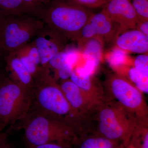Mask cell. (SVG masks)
I'll list each match as a JSON object with an SVG mask.
<instances>
[{"label":"cell","mask_w":148,"mask_h":148,"mask_svg":"<svg viewBox=\"0 0 148 148\" xmlns=\"http://www.w3.org/2000/svg\"><path fill=\"white\" fill-rule=\"evenodd\" d=\"M29 113L45 115L61 120L74 126L75 117L59 84L47 67H42L34 78L30 93Z\"/></svg>","instance_id":"obj_1"},{"label":"cell","mask_w":148,"mask_h":148,"mask_svg":"<svg viewBox=\"0 0 148 148\" xmlns=\"http://www.w3.org/2000/svg\"><path fill=\"white\" fill-rule=\"evenodd\" d=\"M116 142L102 136L93 137L83 141L79 148H117Z\"/></svg>","instance_id":"obj_21"},{"label":"cell","mask_w":148,"mask_h":148,"mask_svg":"<svg viewBox=\"0 0 148 148\" xmlns=\"http://www.w3.org/2000/svg\"><path fill=\"white\" fill-rule=\"evenodd\" d=\"M42 67L47 66L51 58L68 46L69 40L46 25L34 38Z\"/></svg>","instance_id":"obj_9"},{"label":"cell","mask_w":148,"mask_h":148,"mask_svg":"<svg viewBox=\"0 0 148 148\" xmlns=\"http://www.w3.org/2000/svg\"><path fill=\"white\" fill-rule=\"evenodd\" d=\"M7 16L0 12V60L3 55V51L1 47V36L3 27Z\"/></svg>","instance_id":"obj_29"},{"label":"cell","mask_w":148,"mask_h":148,"mask_svg":"<svg viewBox=\"0 0 148 148\" xmlns=\"http://www.w3.org/2000/svg\"><path fill=\"white\" fill-rule=\"evenodd\" d=\"M135 29L148 37V21L139 20L137 22Z\"/></svg>","instance_id":"obj_26"},{"label":"cell","mask_w":148,"mask_h":148,"mask_svg":"<svg viewBox=\"0 0 148 148\" xmlns=\"http://www.w3.org/2000/svg\"><path fill=\"white\" fill-rule=\"evenodd\" d=\"M80 54L79 49L67 46L51 58L47 66L55 72L56 79L57 77L61 80L69 79L79 60Z\"/></svg>","instance_id":"obj_12"},{"label":"cell","mask_w":148,"mask_h":148,"mask_svg":"<svg viewBox=\"0 0 148 148\" xmlns=\"http://www.w3.org/2000/svg\"><path fill=\"white\" fill-rule=\"evenodd\" d=\"M101 11L117 25L118 34L135 29L140 20L130 0H109Z\"/></svg>","instance_id":"obj_10"},{"label":"cell","mask_w":148,"mask_h":148,"mask_svg":"<svg viewBox=\"0 0 148 148\" xmlns=\"http://www.w3.org/2000/svg\"><path fill=\"white\" fill-rule=\"evenodd\" d=\"M0 12L6 16L28 15L40 18L42 11L23 0H0Z\"/></svg>","instance_id":"obj_17"},{"label":"cell","mask_w":148,"mask_h":148,"mask_svg":"<svg viewBox=\"0 0 148 148\" xmlns=\"http://www.w3.org/2000/svg\"><path fill=\"white\" fill-rule=\"evenodd\" d=\"M93 75L84 73L78 67H74L69 79L86 94L95 101L97 97L95 92L97 91L98 84Z\"/></svg>","instance_id":"obj_18"},{"label":"cell","mask_w":148,"mask_h":148,"mask_svg":"<svg viewBox=\"0 0 148 148\" xmlns=\"http://www.w3.org/2000/svg\"><path fill=\"white\" fill-rule=\"evenodd\" d=\"M140 20L148 21V0H131Z\"/></svg>","instance_id":"obj_22"},{"label":"cell","mask_w":148,"mask_h":148,"mask_svg":"<svg viewBox=\"0 0 148 148\" xmlns=\"http://www.w3.org/2000/svg\"><path fill=\"white\" fill-rule=\"evenodd\" d=\"M0 148H12L7 140V135L0 133Z\"/></svg>","instance_id":"obj_28"},{"label":"cell","mask_w":148,"mask_h":148,"mask_svg":"<svg viewBox=\"0 0 148 148\" xmlns=\"http://www.w3.org/2000/svg\"><path fill=\"white\" fill-rule=\"evenodd\" d=\"M104 43L99 38H92L78 45L79 51L85 61L83 68L94 74L101 63Z\"/></svg>","instance_id":"obj_15"},{"label":"cell","mask_w":148,"mask_h":148,"mask_svg":"<svg viewBox=\"0 0 148 148\" xmlns=\"http://www.w3.org/2000/svg\"><path fill=\"white\" fill-rule=\"evenodd\" d=\"M123 148L122 147H118V148Z\"/></svg>","instance_id":"obj_31"},{"label":"cell","mask_w":148,"mask_h":148,"mask_svg":"<svg viewBox=\"0 0 148 148\" xmlns=\"http://www.w3.org/2000/svg\"><path fill=\"white\" fill-rule=\"evenodd\" d=\"M106 58L111 68L119 71L127 70L132 62L128 53L116 46L106 53Z\"/></svg>","instance_id":"obj_19"},{"label":"cell","mask_w":148,"mask_h":148,"mask_svg":"<svg viewBox=\"0 0 148 148\" xmlns=\"http://www.w3.org/2000/svg\"><path fill=\"white\" fill-rule=\"evenodd\" d=\"M130 1H131V0H130Z\"/></svg>","instance_id":"obj_32"},{"label":"cell","mask_w":148,"mask_h":148,"mask_svg":"<svg viewBox=\"0 0 148 148\" xmlns=\"http://www.w3.org/2000/svg\"><path fill=\"white\" fill-rule=\"evenodd\" d=\"M114 42L115 46L128 53H148V37L136 29H129L119 33Z\"/></svg>","instance_id":"obj_14"},{"label":"cell","mask_w":148,"mask_h":148,"mask_svg":"<svg viewBox=\"0 0 148 148\" xmlns=\"http://www.w3.org/2000/svg\"><path fill=\"white\" fill-rule=\"evenodd\" d=\"M59 84L75 118L95 102L70 79L61 80Z\"/></svg>","instance_id":"obj_13"},{"label":"cell","mask_w":148,"mask_h":148,"mask_svg":"<svg viewBox=\"0 0 148 148\" xmlns=\"http://www.w3.org/2000/svg\"><path fill=\"white\" fill-rule=\"evenodd\" d=\"M14 52L34 79L39 73L42 66L34 41Z\"/></svg>","instance_id":"obj_16"},{"label":"cell","mask_w":148,"mask_h":148,"mask_svg":"<svg viewBox=\"0 0 148 148\" xmlns=\"http://www.w3.org/2000/svg\"><path fill=\"white\" fill-rule=\"evenodd\" d=\"M28 4L43 11L51 0H23Z\"/></svg>","instance_id":"obj_25"},{"label":"cell","mask_w":148,"mask_h":148,"mask_svg":"<svg viewBox=\"0 0 148 148\" xmlns=\"http://www.w3.org/2000/svg\"><path fill=\"white\" fill-rule=\"evenodd\" d=\"M126 111L116 107H105L99 114V129L102 137L121 140L125 147L130 144L137 127L134 117Z\"/></svg>","instance_id":"obj_6"},{"label":"cell","mask_w":148,"mask_h":148,"mask_svg":"<svg viewBox=\"0 0 148 148\" xmlns=\"http://www.w3.org/2000/svg\"><path fill=\"white\" fill-rule=\"evenodd\" d=\"M133 66L137 71L148 77V54H141L135 57L133 60Z\"/></svg>","instance_id":"obj_23"},{"label":"cell","mask_w":148,"mask_h":148,"mask_svg":"<svg viewBox=\"0 0 148 148\" xmlns=\"http://www.w3.org/2000/svg\"><path fill=\"white\" fill-rule=\"evenodd\" d=\"M127 77L131 82L134 83L135 87L140 92L148 93V77L137 71L133 66L127 69Z\"/></svg>","instance_id":"obj_20"},{"label":"cell","mask_w":148,"mask_h":148,"mask_svg":"<svg viewBox=\"0 0 148 148\" xmlns=\"http://www.w3.org/2000/svg\"><path fill=\"white\" fill-rule=\"evenodd\" d=\"M119 27L101 11L98 13H93L82 30L78 39V45L92 38H99L105 42H114L118 34Z\"/></svg>","instance_id":"obj_8"},{"label":"cell","mask_w":148,"mask_h":148,"mask_svg":"<svg viewBox=\"0 0 148 148\" xmlns=\"http://www.w3.org/2000/svg\"><path fill=\"white\" fill-rule=\"evenodd\" d=\"M29 148H70V147L57 143H51L43 144L40 145L29 147Z\"/></svg>","instance_id":"obj_27"},{"label":"cell","mask_w":148,"mask_h":148,"mask_svg":"<svg viewBox=\"0 0 148 148\" xmlns=\"http://www.w3.org/2000/svg\"><path fill=\"white\" fill-rule=\"evenodd\" d=\"M5 71L14 83L29 92L30 95L34 84V79L24 66L15 52L5 56Z\"/></svg>","instance_id":"obj_11"},{"label":"cell","mask_w":148,"mask_h":148,"mask_svg":"<svg viewBox=\"0 0 148 148\" xmlns=\"http://www.w3.org/2000/svg\"><path fill=\"white\" fill-rule=\"evenodd\" d=\"M93 12L75 0H51L40 18L69 40L77 42Z\"/></svg>","instance_id":"obj_3"},{"label":"cell","mask_w":148,"mask_h":148,"mask_svg":"<svg viewBox=\"0 0 148 148\" xmlns=\"http://www.w3.org/2000/svg\"><path fill=\"white\" fill-rule=\"evenodd\" d=\"M126 148H135L133 146H132L131 144H130L126 146Z\"/></svg>","instance_id":"obj_30"},{"label":"cell","mask_w":148,"mask_h":148,"mask_svg":"<svg viewBox=\"0 0 148 148\" xmlns=\"http://www.w3.org/2000/svg\"><path fill=\"white\" fill-rule=\"evenodd\" d=\"M78 3L88 8L103 7L109 0H75Z\"/></svg>","instance_id":"obj_24"},{"label":"cell","mask_w":148,"mask_h":148,"mask_svg":"<svg viewBox=\"0 0 148 148\" xmlns=\"http://www.w3.org/2000/svg\"><path fill=\"white\" fill-rule=\"evenodd\" d=\"M31 103L29 92L12 82L5 71L0 72V132L21 122L29 114Z\"/></svg>","instance_id":"obj_4"},{"label":"cell","mask_w":148,"mask_h":148,"mask_svg":"<svg viewBox=\"0 0 148 148\" xmlns=\"http://www.w3.org/2000/svg\"><path fill=\"white\" fill-rule=\"evenodd\" d=\"M107 82L114 98L126 110L143 116L146 109L143 95L129 80L116 74L111 75Z\"/></svg>","instance_id":"obj_7"},{"label":"cell","mask_w":148,"mask_h":148,"mask_svg":"<svg viewBox=\"0 0 148 148\" xmlns=\"http://www.w3.org/2000/svg\"><path fill=\"white\" fill-rule=\"evenodd\" d=\"M45 26L41 18L28 15L6 17L1 36V47L5 55L31 42Z\"/></svg>","instance_id":"obj_5"},{"label":"cell","mask_w":148,"mask_h":148,"mask_svg":"<svg viewBox=\"0 0 148 148\" xmlns=\"http://www.w3.org/2000/svg\"><path fill=\"white\" fill-rule=\"evenodd\" d=\"M24 129L29 147L54 143L71 147L77 143L75 128L66 122L42 114L29 113L16 126Z\"/></svg>","instance_id":"obj_2"}]
</instances>
